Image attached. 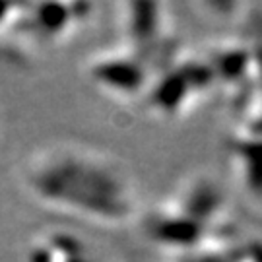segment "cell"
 <instances>
[{"instance_id":"cell-1","label":"cell","mask_w":262,"mask_h":262,"mask_svg":"<svg viewBox=\"0 0 262 262\" xmlns=\"http://www.w3.org/2000/svg\"><path fill=\"white\" fill-rule=\"evenodd\" d=\"M29 185L39 196L55 204L101 215L103 220H124L132 212L130 190L109 161L84 154L53 151L29 169Z\"/></svg>"},{"instance_id":"cell-2","label":"cell","mask_w":262,"mask_h":262,"mask_svg":"<svg viewBox=\"0 0 262 262\" xmlns=\"http://www.w3.org/2000/svg\"><path fill=\"white\" fill-rule=\"evenodd\" d=\"M90 74L97 84L107 90L122 92L130 95L142 92L146 84V62H140L138 56H115L92 64Z\"/></svg>"},{"instance_id":"cell-3","label":"cell","mask_w":262,"mask_h":262,"mask_svg":"<svg viewBox=\"0 0 262 262\" xmlns=\"http://www.w3.org/2000/svg\"><path fill=\"white\" fill-rule=\"evenodd\" d=\"M74 8L76 6H68V4H39L35 6V16L31 18L35 21L39 33L55 37L72 24V19L78 18L72 12Z\"/></svg>"}]
</instances>
